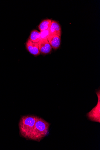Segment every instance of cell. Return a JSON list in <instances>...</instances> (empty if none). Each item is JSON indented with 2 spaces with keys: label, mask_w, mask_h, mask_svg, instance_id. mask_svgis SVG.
<instances>
[{
  "label": "cell",
  "mask_w": 100,
  "mask_h": 150,
  "mask_svg": "<svg viewBox=\"0 0 100 150\" xmlns=\"http://www.w3.org/2000/svg\"><path fill=\"white\" fill-rule=\"evenodd\" d=\"M38 47L40 53L48 54L51 51L52 48L48 39H42L38 42Z\"/></svg>",
  "instance_id": "obj_4"
},
{
  "label": "cell",
  "mask_w": 100,
  "mask_h": 150,
  "mask_svg": "<svg viewBox=\"0 0 100 150\" xmlns=\"http://www.w3.org/2000/svg\"><path fill=\"white\" fill-rule=\"evenodd\" d=\"M29 39L33 42L38 43L41 40L40 32L36 30L33 31L31 33Z\"/></svg>",
  "instance_id": "obj_9"
},
{
  "label": "cell",
  "mask_w": 100,
  "mask_h": 150,
  "mask_svg": "<svg viewBox=\"0 0 100 150\" xmlns=\"http://www.w3.org/2000/svg\"><path fill=\"white\" fill-rule=\"evenodd\" d=\"M52 20L48 19L42 21L38 26L40 32L49 29L52 24Z\"/></svg>",
  "instance_id": "obj_8"
},
{
  "label": "cell",
  "mask_w": 100,
  "mask_h": 150,
  "mask_svg": "<svg viewBox=\"0 0 100 150\" xmlns=\"http://www.w3.org/2000/svg\"><path fill=\"white\" fill-rule=\"evenodd\" d=\"M50 126L49 122L37 117L30 139L40 142L48 134Z\"/></svg>",
  "instance_id": "obj_1"
},
{
  "label": "cell",
  "mask_w": 100,
  "mask_h": 150,
  "mask_svg": "<svg viewBox=\"0 0 100 150\" xmlns=\"http://www.w3.org/2000/svg\"><path fill=\"white\" fill-rule=\"evenodd\" d=\"M37 118V116L33 115L24 116L21 118L19 123V128L22 137L30 139Z\"/></svg>",
  "instance_id": "obj_2"
},
{
  "label": "cell",
  "mask_w": 100,
  "mask_h": 150,
  "mask_svg": "<svg viewBox=\"0 0 100 150\" xmlns=\"http://www.w3.org/2000/svg\"><path fill=\"white\" fill-rule=\"evenodd\" d=\"M47 39L52 48L54 49H58L60 45V37L57 35H50Z\"/></svg>",
  "instance_id": "obj_6"
},
{
  "label": "cell",
  "mask_w": 100,
  "mask_h": 150,
  "mask_svg": "<svg viewBox=\"0 0 100 150\" xmlns=\"http://www.w3.org/2000/svg\"><path fill=\"white\" fill-rule=\"evenodd\" d=\"M100 91L96 93L98 98L96 105L87 114L88 118L91 121L100 123Z\"/></svg>",
  "instance_id": "obj_3"
},
{
  "label": "cell",
  "mask_w": 100,
  "mask_h": 150,
  "mask_svg": "<svg viewBox=\"0 0 100 150\" xmlns=\"http://www.w3.org/2000/svg\"><path fill=\"white\" fill-rule=\"evenodd\" d=\"M40 33L41 40L47 39L50 35V29L47 30L40 32Z\"/></svg>",
  "instance_id": "obj_10"
},
{
  "label": "cell",
  "mask_w": 100,
  "mask_h": 150,
  "mask_svg": "<svg viewBox=\"0 0 100 150\" xmlns=\"http://www.w3.org/2000/svg\"><path fill=\"white\" fill-rule=\"evenodd\" d=\"M27 50L31 54L35 56H38L40 54L38 47V43L32 41L28 39L26 44Z\"/></svg>",
  "instance_id": "obj_5"
},
{
  "label": "cell",
  "mask_w": 100,
  "mask_h": 150,
  "mask_svg": "<svg viewBox=\"0 0 100 150\" xmlns=\"http://www.w3.org/2000/svg\"><path fill=\"white\" fill-rule=\"evenodd\" d=\"M50 35H61V29L60 24L57 22L52 20V24L50 29Z\"/></svg>",
  "instance_id": "obj_7"
}]
</instances>
